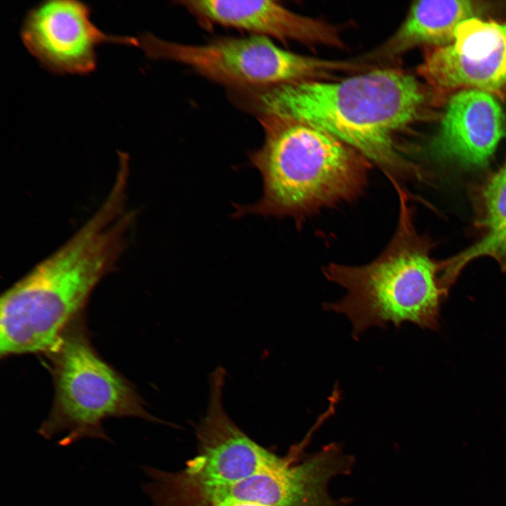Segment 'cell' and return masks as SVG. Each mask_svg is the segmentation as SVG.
Returning <instances> with one entry per match:
<instances>
[{
    "label": "cell",
    "mask_w": 506,
    "mask_h": 506,
    "mask_svg": "<svg viewBox=\"0 0 506 506\" xmlns=\"http://www.w3.org/2000/svg\"><path fill=\"white\" fill-rule=\"evenodd\" d=\"M259 115L298 121L339 139L377 166L390 181L412 176L399 137L428 117L436 100L427 84L396 67L335 80L283 84L256 95Z\"/></svg>",
    "instance_id": "1"
},
{
    "label": "cell",
    "mask_w": 506,
    "mask_h": 506,
    "mask_svg": "<svg viewBox=\"0 0 506 506\" xmlns=\"http://www.w3.org/2000/svg\"><path fill=\"white\" fill-rule=\"evenodd\" d=\"M127 223L100 208L59 249L1 297L0 355L46 353L84 315L94 288L117 262Z\"/></svg>",
    "instance_id": "2"
},
{
    "label": "cell",
    "mask_w": 506,
    "mask_h": 506,
    "mask_svg": "<svg viewBox=\"0 0 506 506\" xmlns=\"http://www.w3.org/2000/svg\"><path fill=\"white\" fill-rule=\"evenodd\" d=\"M259 119L264 141L249 160L261 176L263 193L254 204H235V218L288 216L300 226L321 209L351 202L364 191L371 163L356 150L298 121Z\"/></svg>",
    "instance_id": "3"
},
{
    "label": "cell",
    "mask_w": 506,
    "mask_h": 506,
    "mask_svg": "<svg viewBox=\"0 0 506 506\" xmlns=\"http://www.w3.org/2000/svg\"><path fill=\"white\" fill-rule=\"evenodd\" d=\"M394 187L399 213L394 235L382 252L360 266L330 264L325 278L346 290L338 301L323 309L345 315L352 325L354 339L369 327H399L406 322L422 328L438 326L439 303L443 294L436 279L438 265L429 256L426 242L413 227L406 193Z\"/></svg>",
    "instance_id": "4"
},
{
    "label": "cell",
    "mask_w": 506,
    "mask_h": 506,
    "mask_svg": "<svg viewBox=\"0 0 506 506\" xmlns=\"http://www.w3.org/2000/svg\"><path fill=\"white\" fill-rule=\"evenodd\" d=\"M54 384V398L47 417L38 429L51 439L68 446L82 439L112 442L103 427L110 417H134L164 423L150 414L135 387L93 348L84 315L74 320L46 353Z\"/></svg>",
    "instance_id": "5"
},
{
    "label": "cell",
    "mask_w": 506,
    "mask_h": 506,
    "mask_svg": "<svg viewBox=\"0 0 506 506\" xmlns=\"http://www.w3.org/2000/svg\"><path fill=\"white\" fill-rule=\"evenodd\" d=\"M136 39V46L150 58L183 64L209 79L233 86L265 89L292 82L331 80L339 73L363 69L355 61L289 51L260 35L219 39L203 44L177 43L150 33Z\"/></svg>",
    "instance_id": "6"
},
{
    "label": "cell",
    "mask_w": 506,
    "mask_h": 506,
    "mask_svg": "<svg viewBox=\"0 0 506 506\" xmlns=\"http://www.w3.org/2000/svg\"><path fill=\"white\" fill-rule=\"evenodd\" d=\"M227 372L216 367L208 379L207 411L197 427V454L179 472L144 467L145 493L158 500L231 483L275 465L280 456L260 446L230 417L223 402Z\"/></svg>",
    "instance_id": "7"
},
{
    "label": "cell",
    "mask_w": 506,
    "mask_h": 506,
    "mask_svg": "<svg viewBox=\"0 0 506 506\" xmlns=\"http://www.w3.org/2000/svg\"><path fill=\"white\" fill-rule=\"evenodd\" d=\"M425 48L418 72L437 100L465 89L506 96V19L467 20L452 44Z\"/></svg>",
    "instance_id": "8"
},
{
    "label": "cell",
    "mask_w": 506,
    "mask_h": 506,
    "mask_svg": "<svg viewBox=\"0 0 506 506\" xmlns=\"http://www.w3.org/2000/svg\"><path fill=\"white\" fill-rule=\"evenodd\" d=\"M20 35L27 51L48 71L86 74L96 67L98 46L131 45V37L107 34L91 20V8L77 0H48L25 16Z\"/></svg>",
    "instance_id": "9"
},
{
    "label": "cell",
    "mask_w": 506,
    "mask_h": 506,
    "mask_svg": "<svg viewBox=\"0 0 506 506\" xmlns=\"http://www.w3.org/2000/svg\"><path fill=\"white\" fill-rule=\"evenodd\" d=\"M506 136V117L496 96L465 89L453 93L429 144L439 160L466 168L487 165Z\"/></svg>",
    "instance_id": "10"
},
{
    "label": "cell",
    "mask_w": 506,
    "mask_h": 506,
    "mask_svg": "<svg viewBox=\"0 0 506 506\" xmlns=\"http://www.w3.org/2000/svg\"><path fill=\"white\" fill-rule=\"evenodd\" d=\"M179 3L202 20L254 35L294 41L309 47H344L337 25L299 14L275 1L191 0Z\"/></svg>",
    "instance_id": "11"
},
{
    "label": "cell",
    "mask_w": 506,
    "mask_h": 506,
    "mask_svg": "<svg viewBox=\"0 0 506 506\" xmlns=\"http://www.w3.org/2000/svg\"><path fill=\"white\" fill-rule=\"evenodd\" d=\"M500 6L489 1L423 0L414 1L394 33L370 58H393L418 46H445L452 44L459 25L471 18H482Z\"/></svg>",
    "instance_id": "12"
},
{
    "label": "cell",
    "mask_w": 506,
    "mask_h": 506,
    "mask_svg": "<svg viewBox=\"0 0 506 506\" xmlns=\"http://www.w3.org/2000/svg\"><path fill=\"white\" fill-rule=\"evenodd\" d=\"M482 226L484 234L472 247L446 264L441 284L447 287L469 261L489 256L506 269V160L485 184L482 191Z\"/></svg>",
    "instance_id": "13"
},
{
    "label": "cell",
    "mask_w": 506,
    "mask_h": 506,
    "mask_svg": "<svg viewBox=\"0 0 506 506\" xmlns=\"http://www.w3.org/2000/svg\"><path fill=\"white\" fill-rule=\"evenodd\" d=\"M221 506H261L257 504L253 503H245V502H234V503H227Z\"/></svg>",
    "instance_id": "14"
}]
</instances>
